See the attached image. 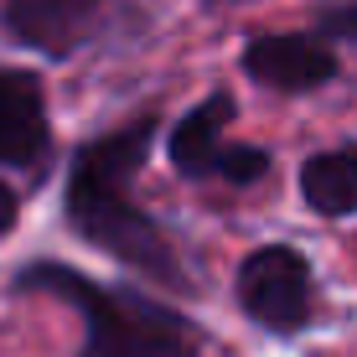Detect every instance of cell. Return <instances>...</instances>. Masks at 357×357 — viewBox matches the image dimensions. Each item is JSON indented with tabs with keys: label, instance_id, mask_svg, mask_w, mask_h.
<instances>
[{
	"label": "cell",
	"instance_id": "cell-1",
	"mask_svg": "<svg viewBox=\"0 0 357 357\" xmlns=\"http://www.w3.org/2000/svg\"><path fill=\"white\" fill-rule=\"evenodd\" d=\"M151 140H155V119H135V125L93 140L89 151L73 161L68 218L93 249L114 254V259L130 264V269H145V275H155L171 290H187L176 249H171L166 233L130 202V181H135V171L145 166V155H151Z\"/></svg>",
	"mask_w": 357,
	"mask_h": 357
},
{
	"label": "cell",
	"instance_id": "cell-2",
	"mask_svg": "<svg viewBox=\"0 0 357 357\" xmlns=\"http://www.w3.org/2000/svg\"><path fill=\"white\" fill-rule=\"evenodd\" d=\"M16 285L21 290H52L83 311L89 337H83L78 357H197L192 331L176 316H166L161 305L135 301V295L93 285V280H83L68 264H31V269H21Z\"/></svg>",
	"mask_w": 357,
	"mask_h": 357
},
{
	"label": "cell",
	"instance_id": "cell-3",
	"mask_svg": "<svg viewBox=\"0 0 357 357\" xmlns=\"http://www.w3.org/2000/svg\"><path fill=\"white\" fill-rule=\"evenodd\" d=\"M238 301L269 331H301L311 321V264L285 243L249 254L238 269Z\"/></svg>",
	"mask_w": 357,
	"mask_h": 357
},
{
	"label": "cell",
	"instance_id": "cell-4",
	"mask_svg": "<svg viewBox=\"0 0 357 357\" xmlns=\"http://www.w3.org/2000/svg\"><path fill=\"white\" fill-rule=\"evenodd\" d=\"M243 73L264 89L305 93L337 78V57L316 36H259V42L243 47Z\"/></svg>",
	"mask_w": 357,
	"mask_h": 357
},
{
	"label": "cell",
	"instance_id": "cell-5",
	"mask_svg": "<svg viewBox=\"0 0 357 357\" xmlns=\"http://www.w3.org/2000/svg\"><path fill=\"white\" fill-rule=\"evenodd\" d=\"M52 151L42 83L31 73H0V166H42Z\"/></svg>",
	"mask_w": 357,
	"mask_h": 357
},
{
	"label": "cell",
	"instance_id": "cell-6",
	"mask_svg": "<svg viewBox=\"0 0 357 357\" xmlns=\"http://www.w3.org/2000/svg\"><path fill=\"white\" fill-rule=\"evenodd\" d=\"M6 16H10V31L26 47L68 52V47H78V36H89L98 0H10Z\"/></svg>",
	"mask_w": 357,
	"mask_h": 357
},
{
	"label": "cell",
	"instance_id": "cell-7",
	"mask_svg": "<svg viewBox=\"0 0 357 357\" xmlns=\"http://www.w3.org/2000/svg\"><path fill=\"white\" fill-rule=\"evenodd\" d=\"M233 119V98L228 93H213L207 104H197L176 130H171V166L181 176H213L218 161H223V130Z\"/></svg>",
	"mask_w": 357,
	"mask_h": 357
},
{
	"label": "cell",
	"instance_id": "cell-8",
	"mask_svg": "<svg viewBox=\"0 0 357 357\" xmlns=\"http://www.w3.org/2000/svg\"><path fill=\"white\" fill-rule=\"evenodd\" d=\"M301 192L326 218L357 213V145H337V151L311 155L301 166Z\"/></svg>",
	"mask_w": 357,
	"mask_h": 357
},
{
	"label": "cell",
	"instance_id": "cell-9",
	"mask_svg": "<svg viewBox=\"0 0 357 357\" xmlns=\"http://www.w3.org/2000/svg\"><path fill=\"white\" fill-rule=\"evenodd\" d=\"M264 171H269V155L259 151V145H228L213 176H223V181H233V187H243V181H259Z\"/></svg>",
	"mask_w": 357,
	"mask_h": 357
},
{
	"label": "cell",
	"instance_id": "cell-10",
	"mask_svg": "<svg viewBox=\"0 0 357 357\" xmlns=\"http://www.w3.org/2000/svg\"><path fill=\"white\" fill-rule=\"evenodd\" d=\"M321 31H326V36H347V42H357V0H352V6L326 10V16H321Z\"/></svg>",
	"mask_w": 357,
	"mask_h": 357
},
{
	"label": "cell",
	"instance_id": "cell-11",
	"mask_svg": "<svg viewBox=\"0 0 357 357\" xmlns=\"http://www.w3.org/2000/svg\"><path fill=\"white\" fill-rule=\"evenodd\" d=\"M10 223H16V197L10 187H0V233H10Z\"/></svg>",
	"mask_w": 357,
	"mask_h": 357
}]
</instances>
